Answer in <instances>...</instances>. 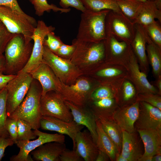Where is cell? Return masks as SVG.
<instances>
[{
    "label": "cell",
    "instance_id": "1",
    "mask_svg": "<svg viewBox=\"0 0 161 161\" xmlns=\"http://www.w3.org/2000/svg\"><path fill=\"white\" fill-rule=\"evenodd\" d=\"M75 49L69 59L83 73L87 75L97 67L106 58L103 41L94 42L73 39Z\"/></svg>",
    "mask_w": 161,
    "mask_h": 161
},
{
    "label": "cell",
    "instance_id": "2",
    "mask_svg": "<svg viewBox=\"0 0 161 161\" xmlns=\"http://www.w3.org/2000/svg\"><path fill=\"white\" fill-rule=\"evenodd\" d=\"M33 45L21 34H14L4 50L6 63L3 74L16 75L25 66L30 57Z\"/></svg>",
    "mask_w": 161,
    "mask_h": 161
},
{
    "label": "cell",
    "instance_id": "3",
    "mask_svg": "<svg viewBox=\"0 0 161 161\" xmlns=\"http://www.w3.org/2000/svg\"><path fill=\"white\" fill-rule=\"evenodd\" d=\"M42 92L41 84L33 79L23 101L8 117L23 120L30 124L33 129H38L42 116L40 109Z\"/></svg>",
    "mask_w": 161,
    "mask_h": 161
},
{
    "label": "cell",
    "instance_id": "4",
    "mask_svg": "<svg viewBox=\"0 0 161 161\" xmlns=\"http://www.w3.org/2000/svg\"><path fill=\"white\" fill-rule=\"evenodd\" d=\"M110 10L95 12L86 10L81 15L76 38L99 42L106 38V19Z\"/></svg>",
    "mask_w": 161,
    "mask_h": 161
},
{
    "label": "cell",
    "instance_id": "5",
    "mask_svg": "<svg viewBox=\"0 0 161 161\" xmlns=\"http://www.w3.org/2000/svg\"><path fill=\"white\" fill-rule=\"evenodd\" d=\"M95 79L86 75L80 76L75 83L66 85L57 77L55 83L57 92L65 100L79 106H84L89 100L91 94L97 87Z\"/></svg>",
    "mask_w": 161,
    "mask_h": 161
},
{
    "label": "cell",
    "instance_id": "6",
    "mask_svg": "<svg viewBox=\"0 0 161 161\" xmlns=\"http://www.w3.org/2000/svg\"><path fill=\"white\" fill-rule=\"evenodd\" d=\"M42 62L47 65L56 77L64 84L70 85L83 75L69 59L61 58L44 45Z\"/></svg>",
    "mask_w": 161,
    "mask_h": 161
},
{
    "label": "cell",
    "instance_id": "7",
    "mask_svg": "<svg viewBox=\"0 0 161 161\" xmlns=\"http://www.w3.org/2000/svg\"><path fill=\"white\" fill-rule=\"evenodd\" d=\"M33 79L30 73L20 72L8 82L5 87L7 91L6 108L7 117L23 101Z\"/></svg>",
    "mask_w": 161,
    "mask_h": 161
},
{
    "label": "cell",
    "instance_id": "8",
    "mask_svg": "<svg viewBox=\"0 0 161 161\" xmlns=\"http://www.w3.org/2000/svg\"><path fill=\"white\" fill-rule=\"evenodd\" d=\"M40 109L42 116L52 117L67 122L73 120L71 112L65 100L56 91H50L41 96Z\"/></svg>",
    "mask_w": 161,
    "mask_h": 161
},
{
    "label": "cell",
    "instance_id": "9",
    "mask_svg": "<svg viewBox=\"0 0 161 161\" xmlns=\"http://www.w3.org/2000/svg\"><path fill=\"white\" fill-rule=\"evenodd\" d=\"M134 24L121 12L110 10L106 19V33L121 39L127 43H131L135 32Z\"/></svg>",
    "mask_w": 161,
    "mask_h": 161
},
{
    "label": "cell",
    "instance_id": "10",
    "mask_svg": "<svg viewBox=\"0 0 161 161\" xmlns=\"http://www.w3.org/2000/svg\"><path fill=\"white\" fill-rule=\"evenodd\" d=\"M55 30V27L47 26L42 20L37 21L31 37L34 44L30 57L25 66L19 72L30 73L42 62L45 39L49 33Z\"/></svg>",
    "mask_w": 161,
    "mask_h": 161
},
{
    "label": "cell",
    "instance_id": "11",
    "mask_svg": "<svg viewBox=\"0 0 161 161\" xmlns=\"http://www.w3.org/2000/svg\"><path fill=\"white\" fill-rule=\"evenodd\" d=\"M0 20L12 34H21L30 42L35 27L27 19L10 7L0 6Z\"/></svg>",
    "mask_w": 161,
    "mask_h": 161
},
{
    "label": "cell",
    "instance_id": "12",
    "mask_svg": "<svg viewBox=\"0 0 161 161\" xmlns=\"http://www.w3.org/2000/svg\"><path fill=\"white\" fill-rule=\"evenodd\" d=\"M34 132L38 138L35 140L17 141L16 144L19 148L18 154L13 156L11 161H33L30 153L32 151L45 143L52 142L64 143L65 137L60 134H51L41 132L38 129L34 130Z\"/></svg>",
    "mask_w": 161,
    "mask_h": 161
},
{
    "label": "cell",
    "instance_id": "13",
    "mask_svg": "<svg viewBox=\"0 0 161 161\" xmlns=\"http://www.w3.org/2000/svg\"><path fill=\"white\" fill-rule=\"evenodd\" d=\"M40 127L42 129L58 132L65 134L72 140L73 149H75V140L77 133L81 131L84 126L79 125L74 120L67 122L54 117L42 116L40 121Z\"/></svg>",
    "mask_w": 161,
    "mask_h": 161
},
{
    "label": "cell",
    "instance_id": "14",
    "mask_svg": "<svg viewBox=\"0 0 161 161\" xmlns=\"http://www.w3.org/2000/svg\"><path fill=\"white\" fill-rule=\"evenodd\" d=\"M128 58L127 66L129 75L136 86L138 93L158 94L159 92L149 82L145 73L140 71L137 59L131 50L129 52Z\"/></svg>",
    "mask_w": 161,
    "mask_h": 161
},
{
    "label": "cell",
    "instance_id": "15",
    "mask_svg": "<svg viewBox=\"0 0 161 161\" xmlns=\"http://www.w3.org/2000/svg\"><path fill=\"white\" fill-rule=\"evenodd\" d=\"M135 123L138 129L161 130V110L143 101H139V112Z\"/></svg>",
    "mask_w": 161,
    "mask_h": 161
},
{
    "label": "cell",
    "instance_id": "16",
    "mask_svg": "<svg viewBox=\"0 0 161 161\" xmlns=\"http://www.w3.org/2000/svg\"><path fill=\"white\" fill-rule=\"evenodd\" d=\"M75 142V149L84 160L95 161L99 150L87 129L81 131L77 133Z\"/></svg>",
    "mask_w": 161,
    "mask_h": 161
},
{
    "label": "cell",
    "instance_id": "17",
    "mask_svg": "<svg viewBox=\"0 0 161 161\" xmlns=\"http://www.w3.org/2000/svg\"><path fill=\"white\" fill-rule=\"evenodd\" d=\"M65 101L71 112L73 120L77 124L86 127L96 143L97 137L96 118L93 113L86 106H79Z\"/></svg>",
    "mask_w": 161,
    "mask_h": 161
},
{
    "label": "cell",
    "instance_id": "18",
    "mask_svg": "<svg viewBox=\"0 0 161 161\" xmlns=\"http://www.w3.org/2000/svg\"><path fill=\"white\" fill-rule=\"evenodd\" d=\"M139 112V101H137L131 105L115 112L112 117L121 130L132 133L134 131V125Z\"/></svg>",
    "mask_w": 161,
    "mask_h": 161
},
{
    "label": "cell",
    "instance_id": "19",
    "mask_svg": "<svg viewBox=\"0 0 161 161\" xmlns=\"http://www.w3.org/2000/svg\"><path fill=\"white\" fill-rule=\"evenodd\" d=\"M66 148L64 143L52 142L40 145L30 153L36 161H60V156Z\"/></svg>",
    "mask_w": 161,
    "mask_h": 161
},
{
    "label": "cell",
    "instance_id": "20",
    "mask_svg": "<svg viewBox=\"0 0 161 161\" xmlns=\"http://www.w3.org/2000/svg\"><path fill=\"white\" fill-rule=\"evenodd\" d=\"M137 131L144 146V152L140 157H153L161 151V130L138 129Z\"/></svg>",
    "mask_w": 161,
    "mask_h": 161
},
{
    "label": "cell",
    "instance_id": "21",
    "mask_svg": "<svg viewBox=\"0 0 161 161\" xmlns=\"http://www.w3.org/2000/svg\"><path fill=\"white\" fill-rule=\"evenodd\" d=\"M30 73L33 78L37 80L41 84L42 89L41 96L50 91L57 92L55 83L57 77L46 64L42 62Z\"/></svg>",
    "mask_w": 161,
    "mask_h": 161
},
{
    "label": "cell",
    "instance_id": "22",
    "mask_svg": "<svg viewBox=\"0 0 161 161\" xmlns=\"http://www.w3.org/2000/svg\"><path fill=\"white\" fill-rule=\"evenodd\" d=\"M136 32L132 42L134 52L145 70L147 69L148 60L146 54V45L150 38L145 28L136 24Z\"/></svg>",
    "mask_w": 161,
    "mask_h": 161
},
{
    "label": "cell",
    "instance_id": "23",
    "mask_svg": "<svg viewBox=\"0 0 161 161\" xmlns=\"http://www.w3.org/2000/svg\"><path fill=\"white\" fill-rule=\"evenodd\" d=\"M161 10L155 1L142 2L135 24L145 27L155 21V19L161 23Z\"/></svg>",
    "mask_w": 161,
    "mask_h": 161
},
{
    "label": "cell",
    "instance_id": "24",
    "mask_svg": "<svg viewBox=\"0 0 161 161\" xmlns=\"http://www.w3.org/2000/svg\"><path fill=\"white\" fill-rule=\"evenodd\" d=\"M122 130V149L120 154L128 161H138L142 155L135 137L133 133Z\"/></svg>",
    "mask_w": 161,
    "mask_h": 161
},
{
    "label": "cell",
    "instance_id": "25",
    "mask_svg": "<svg viewBox=\"0 0 161 161\" xmlns=\"http://www.w3.org/2000/svg\"><path fill=\"white\" fill-rule=\"evenodd\" d=\"M97 137L96 144L99 150L106 153L112 161L116 160L119 153L117 149L111 139L103 129L99 120L96 119Z\"/></svg>",
    "mask_w": 161,
    "mask_h": 161
},
{
    "label": "cell",
    "instance_id": "26",
    "mask_svg": "<svg viewBox=\"0 0 161 161\" xmlns=\"http://www.w3.org/2000/svg\"><path fill=\"white\" fill-rule=\"evenodd\" d=\"M100 121L103 130L114 142L119 152L121 148L122 133L121 129L112 120L110 117H99L96 118Z\"/></svg>",
    "mask_w": 161,
    "mask_h": 161
},
{
    "label": "cell",
    "instance_id": "27",
    "mask_svg": "<svg viewBox=\"0 0 161 161\" xmlns=\"http://www.w3.org/2000/svg\"><path fill=\"white\" fill-rule=\"evenodd\" d=\"M146 45L148 58L154 75L158 77L161 72V57L160 49L150 38Z\"/></svg>",
    "mask_w": 161,
    "mask_h": 161
},
{
    "label": "cell",
    "instance_id": "28",
    "mask_svg": "<svg viewBox=\"0 0 161 161\" xmlns=\"http://www.w3.org/2000/svg\"><path fill=\"white\" fill-rule=\"evenodd\" d=\"M85 9L97 12L109 10L115 12L120 11L116 0H80Z\"/></svg>",
    "mask_w": 161,
    "mask_h": 161
},
{
    "label": "cell",
    "instance_id": "29",
    "mask_svg": "<svg viewBox=\"0 0 161 161\" xmlns=\"http://www.w3.org/2000/svg\"><path fill=\"white\" fill-rule=\"evenodd\" d=\"M123 13L131 22H135L139 14L142 1L137 0H116Z\"/></svg>",
    "mask_w": 161,
    "mask_h": 161
},
{
    "label": "cell",
    "instance_id": "30",
    "mask_svg": "<svg viewBox=\"0 0 161 161\" xmlns=\"http://www.w3.org/2000/svg\"><path fill=\"white\" fill-rule=\"evenodd\" d=\"M29 1L33 6L35 14L38 16H43L45 12H49L51 10L55 12L60 11V13H67L71 10L69 8H61L54 4H49L47 0H29Z\"/></svg>",
    "mask_w": 161,
    "mask_h": 161
},
{
    "label": "cell",
    "instance_id": "31",
    "mask_svg": "<svg viewBox=\"0 0 161 161\" xmlns=\"http://www.w3.org/2000/svg\"><path fill=\"white\" fill-rule=\"evenodd\" d=\"M106 48H109L112 54L118 56L121 55L126 50L127 44L124 41H119L114 35L106 34V38L103 40Z\"/></svg>",
    "mask_w": 161,
    "mask_h": 161
},
{
    "label": "cell",
    "instance_id": "32",
    "mask_svg": "<svg viewBox=\"0 0 161 161\" xmlns=\"http://www.w3.org/2000/svg\"><path fill=\"white\" fill-rule=\"evenodd\" d=\"M7 94L5 87L0 92V136L9 137V134L5 126L7 117L6 108Z\"/></svg>",
    "mask_w": 161,
    "mask_h": 161
},
{
    "label": "cell",
    "instance_id": "33",
    "mask_svg": "<svg viewBox=\"0 0 161 161\" xmlns=\"http://www.w3.org/2000/svg\"><path fill=\"white\" fill-rule=\"evenodd\" d=\"M18 133L17 141L28 140L35 139L37 136L31 126L26 121L21 119H18Z\"/></svg>",
    "mask_w": 161,
    "mask_h": 161
},
{
    "label": "cell",
    "instance_id": "34",
    "mask_svg": "<svg viewBox=\"0 0 161 161\" xmlns=\"http://www.w3.org/2000/svg\"><path fill=\"white\" fill-rule=\"evenodd\" d=\"M96 68L90 72L88 75L94 79L98 78H107L113 77L122 74L121 70L113 67Z\"/></svg>",
    "mask_w": 161,
    "mask_h": 161
},
{
    "label": "cell",
    "instance_id": "35",
    "mask_svg": "<svg viewBox=\"0 0 161 161\" xmlns=\"http://www.w3.org/2000/svg\"><path fill=\"white\" fill-rule=\"evenodd\" d=\"M152 41L160 49H161V28L155 21L153 23L143 27Z\"/></svg>",
    "mask_w": 161,
    "mask_h": 161
},
{
    "label": "cell",
    "instance_id": "36",
    "mask_svg": "<svg viewBox=\"0 0 161 161\" xmlns=\"http://www.w3.org/2000/svg\"><path fill=\"white\" fill-rule=\"evenodd\" d=\"M0 6L10 7L27 19L35 27H36L37 22L35 19L33 17L26 14L22 10L17 0H0Z\"/></svg>",
    "mask_w": 161,
    "mask_h": 161
},
{
    "label": "cell",
    "instance_id": "37",
    "mask_svg": "<svg viewBox=\"0 0 161 161\" xmlns=\"http://www.w3.org/2000/svg\"><path fill=\"white\" fill-rule=\"evenodd\" d=\"M137 99V101L145 102L161 110V97L157 94L150 93H138Z\"/></svg>",
    "mask_w": 161,
    "mask_h": 161
},
{
    "label": "cell",
    "instance_id": "38",
    "mask_svg": "<svg viewBox=\"0 0 161 161\" xmlns=\"http://www.w3.org/2000/svg\"><path fill=\"white\" fill-rule=\"evenodd\" d=\"M114 97V95L111 89L108 86L103 85L97 87L94 90L89 100H95Z\"/></svg>",
    "mask_w": 161,
    "mask_h": 161
},
{
    "label": "cell",
    "instance_id": "39",
    "mask_svg": "<svg viewBox=\"0 0 161 161\" xmlns=\"http://www.w3.org/2000/svg\"><path fill=\"white\" fill-rule=\"evenodd\" d=\"M46 37L47 38H46L44 40V45L52 52L55 53L63 43L59 37L55 35L53 31L49 33Z\"/></svg>",
    "mask_w": 161,
    "mask_h": 161
},
{
    "label": "cell",
    "instance_id": "40",
    "mask_svg": "<svg viewBox=\"0 0 161 161\" xmlns=\"http://www.w3.org/2000/svg\"><path fill=\"white\" fill-rule=\"evenodd\" d=\"M14 34L10 32L0 20V54L4 52L6 47Z\"/></svg>",
    "mask_w": 161,
    "mask_h": 161
},
{
    "label": "cell",
    "instance_id": "41",
    "mask_svg": "<svg viewBox=\"0 0 161 161\" xmlns=\"http://www.w3.org/2000/svg\"><path fill=\"white\" fill-rule=\"evenodd\" d=\"M17 119L7 117L5 123V128L9 134L10 137L14 143L17 141Z\"/></svg>",
    "mask_w": 161,
    "mask_h": 161
},
{
    "label": "cell",
    "instance_id": "42",
    "mask_svg": "<svg viewBox=\"0 0 161 161\" xmlns=\"http://www.w3.org/2000/svg\"><path fill=\"white\" fill-rule=\"evenodd\" d=\"M75 49V46L73 43L71 45L63 43L55 54L63 58L69 59Z\"/></svg>",
    "mask_w": 161,
    "mask_h": 161
},
{
    "label": "cell",
    "instance_id": "43",
    "mask_svg": "<svg viewBox=\"0 0 161 161\" xmlns=\"http://www.w3.org/2000/svg\"><path fill=\"white\" fill-rule=\"evenodd\" d=\"M60 161H83V159L75 149L69 150L66 148L59 157Z\"/></svg>",
    "mask_w": 161,
    "mask_h": 161
},
{
    "label": "cell",
    "instance_id": "44",
    "mask_svg": "<svg viewBox=\"0 0 161 161\" xmlns=\"http://www.w3.org/2000/svg\"><path fill=\"white\" fill-rule=\"evenodd\" d=\"M60 4L62 8H68L69 7H74L82 12L86 9L80 0H60Z\"/></svg>",
    "mask_w": 161,
    "mask_h": 161
},
{
    "label": "cell",
    "instance_id": "45",
    "mask_svg": "<svg viewBox=\"0 0 161 161\" xmlns=\"http://www.w3.org/2000/svg\"><path fill=\"white\" fill-rule=\"evenodd\" d=\"M123 98L125 101H128L132 98L136 93L135 89L130 81H125L123 85Z\"/></svg>",
    "mask_w": 161,
    "mask_h": 161
},
{
    "label": "cell",
    "instance_id": "46",
    "mask_svg": "<svg viewBox=\"0 0 161 161\" xmlns=\"http://www.w3.org/2000/svg\"><path fill=\"white\" fill-rule=\"evenodd\" d=\"M14 143L10 137L0 136V161L4 156L5 150L7 147L11 146Z\"/></svg>",
    "mask_w": 161,
    "mask_h": 161
},
{
    "label": "cell",
    "instance_id": "47",
    "mask_svg": "<svg viewBox=\"0 0 161 161\" xmlns=\"http://www.w3.org/2000/svg\"><path fill=\"white\" fill-rule=\"evenodd\" d=\"M16 75H7L0 74V92L5 87L8 82L15 77Z\"/></svg>",
    "mask_w": 161,
    "mask_h": 161
},
{
    "label": "cell",
    "instance_id": "48",
    "mask_svg": "<svg viewBox=\"0 0 161 161\" xmlns=\"http://www.w3.org/2000/svg\"><path fill=\"white\" fill-rule=\"evenodd\" d=\"M109 158L108 155L105 152L99 150L96 161H106L109 160Z\"/></svg>",
    "mask_w": 161,
    "mask_h": 161
},
{
    "label": "cell",
    "instance_id": "49",
    "mask_svg": "<svg viewBox=\"0 0 161 161\" xmlns=\"http://www.w3.org/2000/svg\"><path fill=\"white\" fill-rule=\"evenodd\" d=\"M5 59L4 55L0 54V74H3L5 66Z\"/></svg>",
    "mask_w": 161,
    "mask_h": 161
},
{
    "label": "cell",
    "instance_id": "50",
    "mask_svg": "<svg viewBox=\"0 0 161 161\" xmlns=\"http://www.w3.org/2000/svg\"><path fill=\"white\" fill-rule=\"evenodd\" d=\"M161 161V151L157 153L153 157L152 161Z\"/></svg>",
    "mask_w": 161,
    "mask_h": 161
},
{
    "label": "cell",
    "instance_id": "51",
    "mask_svg": "<svg viewBox=\"0 0 161 161\" xmlns=\"http://www.w3.org/2000/svg\"><path fill=\"white\" fill-rule=\"evenodd\" d=\"M116 160L117 161H128L123 156L120 154H117Z\"/></svg>",
    "mask_w": 161,
    "mask_h": 161
},
{
    "label": "cell",
    "instance_id": "52",
    "mask_svg": "<svg viewBox=\"0 0 161 161\" xmlns=\"http://www.w3.org/2000/svg\"><path fill=\"white\" fill-rule=\"evenodd\" d=\"M158 79L157 82V86L159 90V93H161V76H160L158 77Z\"/></svg>",
    "mask_w": 161,
    "mask_h": 161
},
{
    "label": "cell",
    "instance_id": "53",
    "mask_svg": "<svg viewBox=\"0 0 161 161\" xmlns=\"http://www.w3.org/2000/svg\"><path fill=\"white\" fill-rule=\"evenodd\" d=\"M150 1H155L157 5L160 7H161V0H146Z\"/></svg>",
    "mask_w": 161,
    "mask_h": 161
},
{
    "label": "cell",
    "instance_id": "54",
    "mask_svg": "<svg viewBox=\"0 0 161 161\" xmlns=\"http://www.w3.org/2000/svg\"><path fill=\"white\" fill-rule=\"evenodd\" d=\"M137 0L140 1H142V2H145L147 1L146 0Z\"/></svg>",
    "mask_w": 161,
    "mask_h": 161
}]
</instances>
